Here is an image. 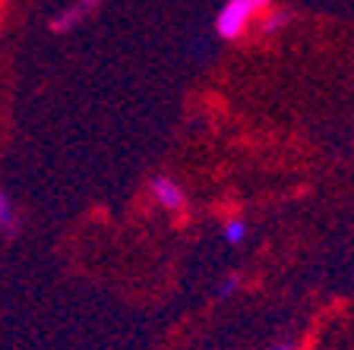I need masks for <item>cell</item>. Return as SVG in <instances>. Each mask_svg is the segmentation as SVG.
I'll return each instance as SVG.
<instances>
[{"label": "cell", "instance_id": "obj_1", "mask_svg": "<svg viewBox=\"0 0 354 350\" xmlns=\"http://www.w3.org/2000/svg\"><path fill=\"white\" fill-rule=\"evenodd\" d=\"M269 7H272V0H228L215 16V35L225 41H234L253 22H259V16Z\"/></svg>", "mask_w": 354, "mask_h": 350}, {"label": "cell", "instance_id": "obj_2", "mask_svg": "<svg viewBox=\"0 0 354 350\" xmlns=\"http://www.w3.org/2000/svg\"><path fill=\"white\" fill-rule=\"evenodd\" d=\"M149 193H152L155 205H162L165 212H180V208H184V202H187L184 186H180L174 177H165V174L152 177V183H149Z\"/></svg>", "mask_w": 354, "mask_h": 350}, {"label": "cell", "instance_id": "obj_3", "mask_svg": "<svg viewBox=\"0 0 354 350\" xmlns=\"http://www.w3.org/2000/svg\"><path fill=\"white\" fill-rule=\"evenodd\" d=\"M102 0H76L73 7H66L60 16H54L51 19V32H66L73 29V26H80V19L88 13V10H95Z\"/></svg>", "mask_w": 354, "mask_h": 350}, {"label": "cell", "instance_id": "obj_4", "mask_svg": "<svg viewBox=\"0 0 354 350\" xmlns=\"http://www.w3.org/2000/svg\"><path fill=\"white\" fill-rule=\"evenodd\" d=\"M22 227V218H19V208H16L13 196L7 190H0V233L3 237H16Z\"/></svg>", "mask_w": 354, "mask_h": 350}, {"label": "cell", "instance_id": "obj_5", "mask_svg": "<svg viewBox=\"0 0 354 350\" xmlns=\"http://www.w3.org/2000/svg\"><path fill=\"white\" fill-rule=\"evenodd\" d=\"M288 22H291V13H288V10H272L269 7L263 16H259V32H263V35H279Z\"/></svg>", "mask_w": 354, "mask_h": 350}, {"label": "cell", "instance_id": "obj_6", "mask_svg": "<svg viewBox=\"0 0 354 350\" xmlns=\"http://www.w3.org/2000/svg\"><path fill=\"white\" fill-rule=\"evenodd\" d=\"M221 237H225V243H231V246H241V243L247 240V221L243 218H228L225 221V227H221Z\"/></svg>", "mask_w": 354, "mask_h": 350}, {"label": "cell", "instance_id": "obj_7", "mask_svg": "<svg viewBox=\"0 0 354 350\" xmlns=\"http://www.w3.org/2000/svg\"><path fill=\"white\" fill-rule=\"evenodd\" d=\"M237 291H241V275H228V278H225V281L218 284L215 297H218V300H228L231 293H237Z\"/></svg>", "mask_w": 354, "mask_h": 350}, {"label": "cell", "instance_id": "obj_8", "mask_svg": "<svg viewBox=\"0 0 354 350\" xmlns=\"http://www.w3.org/2000/svg\"><path fill=\"white\" fill-rule=\"evenodd\" d=\"M269 350H297V344L295 341H279V344H272Z\"/></svg>", "mask_w": 354, "mask_h": 350}]
</instances>
